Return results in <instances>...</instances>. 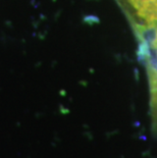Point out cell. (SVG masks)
Here are the masks:
<instances>
[{
  "label": "cell",
  "mask_w": 157,
  "mask_h": 158,
  "mask_svg": "<svg viewBox=\"0 0 157 158\" xmlns=\"http://www.w3.org/2000/svg\"><path fill=\"white\" fill-rule=\"evenodd\" d=\"M142 43L157 29V0H114Z\"/></svg>",
  "instance_id": "1"
},
{
  "label": "cell",
  "mask_w": 157,
  "mask_h": 158,
  "mask_svg": "<svg viewBox=\"0 0 157 158\" xmlns=\"http://www.w3.org/2000/svg\"><path fill=\"white\" fill-rule=\"evenodd\" d=\"M149 83L150 119L153 134L157 137V69L148 62H144Z\"/></svg>",
  "instance_id": "2"
}]
</instances>
